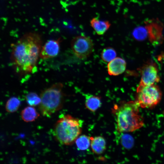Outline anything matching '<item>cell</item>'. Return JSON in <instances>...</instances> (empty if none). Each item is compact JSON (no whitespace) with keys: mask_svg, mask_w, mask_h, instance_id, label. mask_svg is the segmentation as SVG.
I'll return each instance as SVG.
<instances>
[{"mask_svg":"<svg viewBox=\"0 0 164 164\" xmlns=\"http://www.w3.org/2000/svg\"><path fill=\"white\" fill-rule=\"evenodd\" d=\"M91 138L85 135H80L75 142L77 148L81 150H85L89 148L91 144Z\"/></svg>","mask_w":164,"mask_h":164,"instance_id":"16","label":"cell"},{"mask_svg":"<svg viewBox=\"0 0 164 164\" xmlns=\"http://www.w3.org/2000/svg\"><path fill=\"white\" fill-rule=\"evenodd\" d=\"M101 97L93 95H87L86 97L85 106L91 111L94 112L101 106Z\"/></svg>","mask_w":164,"mask_h":164,"instance_id":"13","label":"cell"},{"mask_svg":"<svg viewBox=\"0 0 164 164\" xmlns=\"http://www.w3.org/2000/svg\"><path fill=\"white\" fill-rule=\"evenodd\" d=\"M132 35L135 39L139 41H143L148 36V31L145 26L136 27L132 31Z\"/></svg>","mask_w":164,"mask_h":164,"instance_id":"15","label":"cell"},{"mask_svg":"<svg viewBox=\"0 0 164 164\" xmlns=\"http://www.w3.org/2000/svg\"><path fill=\"white\" fill-rule=\"evenodd\" d=\"M26 99L27 104L30 106L34 107L40 104L41 98L40 96L35 92H30L26 96Z\"/></svg>","mask_w":164,"mask_h":164,"instance_id":"19","label":"cell"},{"mask_svg":"<svg viewBox=\"0 0 164 164\" xmlns=\"http://www.w3.org/2000/svg\"><path fill=\"white\" fill-rule=\"evenodd\" d=\"M121 141L122 146L126 149H131L133 146L134 144L133 139L129 135H123L121 136Z\"/></svg>","mask_w":164,"mask_h":164,"instance_id":"20","label":"cell"},{"mask_svg":"<svg viewBox=\"0 0 164 164\" xmlns=\"http://www.w3.org/2000/svg\"><path fill=\"white\" fill-rule=\"evenodd\" d=\"M42 43L39 34L29 32L25 34L16 42L12 44L11 61L17 74L24 75L35 72Z\"/></svg>","mask_w":164,"mask_h":164,"instance_id":"1","label":"cell"},{"mask_svg":"<svg viewBox=\"0 0 164 164\" xmlns=\"http://www.w3.org/2000/svg\"><path fill=\"white\" fill-rule=\"evenodd\" d=\"M139 107L136 101H132L114 105L112 111L116 117L118 132H132L144 126L143 118L139 114Z\"/></svg>","mask_w":164,"mask_h":164,"instance_id":"2","label":"cell"},{"mask_svg":"<svg viewBox=\"0 0 164 164\" xmlns=\"http://www.w3.org/2000/svg\"><path fill=\"white\" fill-rule=\"evenodd\" d=\"M63 84L56 83L41 92L39 110L43 116L49 117L62 108L64 100Z\"/></svg>","mask_w":164,"mask_h":164,"instance_id":"4","label":"cell"},{"mask_svg":"<svg viewBox=\"0 0 164 164\" xmlns=\"http://www.w3.org/2000/svg\"><path fill=\"white\" fill-rule=\"evenodd\" d=\"M83 121L69 114L61 117L56 121L53 129L56 140L63 145L72 144L82 132Z\"/></svg>","mask_w":164,"mask_h":164,"instance_id":"3","label":"cell"},{"mask_svg":"<svg viewBox=\"0 0 164 164\" xmlns=\"http://www.w3.org/2000/svg\"><path fill=\"white\" fill-rule=\"evenodd\" d=\"M141 79L139 85L148 86L154 84L160 80L157 67L155 63L145 64L140 70Z\"/></svg>","mask_w":164,"mask_h":164,"instance_id":"7","label":"cell"},{"mask_svg":"<svg viewBox=\"0 0 164 164\" xmlns=\"http://www.w3.org/2000/svg\"><path fill=\"white\" fill-rule=\"evenodd\" d=\"M20 104V101L17 97H12L7 101L5 105L6 111L9 113H13L19 109Z\"/></svg>","mask_w":164,"mask_h":164,"instance_id":"18","label":"cell"},{"mask_svg":"<svg viewBox=\"0 0 164 164\" xmlns=\"http://www.w3.org/2000/svg\"><path fill=\"white\" fill-rule=\"evenodd\" d=\"M117 53L115 50L111 47H107L103 49L101 53V57L103 61L109 62L114 59Z\"/></svg>","mask_w":164,"mask_h":164,"instance_id":"17","label":"cell"},{"mask_svg":"<svg viewBox=\"0 0 164 164\" xmlns=\"http://www.w3.org/2000/svg\"><path fill=\"white\" fill-rule=\"evenodd\" d=\"M162 93L159 87L155 84L148 86L139 85L136 90V102L143 108H151L160 102Z\"/></svg>","mask_w":164,"mask_h":164,"instance_id":"5","label":"cell"},{"mask_svg":"<svg viewBox=\"0 0 164 164\" xmlns=\"http://www.w3.org/2000/svg\"><path fill=\"white\" fill-rule=\"evenodd\" d=\"M71 46L76 56L81 59L88 57L94 49L93 42L90 38L82 36L74 37L71 41Z\"/></svg>","mask_w":164,"mask_h":164,"instance_id":"6","label":"cell"},{"mask_svg":"<svg viewBox=\"0 0 164 164\" xmlns=\"http://www.w3.org/2000/svg\"><path fill=\"white\" fill-rule=\"evenodd\" d=\"M148 34L151 42H159L162 39L163 28L162 23L158 18H153L145 22Z\"/></svg>","mask_w":164,"mask_h":164,"instance_id":"8","label":"cell"},{"mask_svg":"<svg viewBox=\"0 0 164 164\" xmlns=\"http://www.w3.org/2000/svg\"><path fill=\"white\" fill-rule=\"evenodd\" d=\"M91 146L92 151L95 154L100 155L106 149V143L104 138L99 136L91 137Z\"/></svg>","mask_w":164,"mask_h":164,"instance_id":"12","label":"cell"},{"mask_svg":"<svg viewBox=\"0 0 164 164\" xmlns=\"http://www.w3.org/2000/svg\"><path fill=\"white\" fill-rule=\"evenodd\" d=\"M126 66V63L124 60L120 57L115 58L108 64V73L114 76L120 75L124 72Z\"/></svg>","mask_w":164,"mask_h":164,"instance_id":"10","label":"cell"},{"mask_svg":"<svg viewBox=\"0 0 164 164\" xmlns=\"http://www.w3.org/2000/svg\"><path fill=\"white\" fill-rule=\"evenodd\" d=\"M33 107L31 106L27 107L22 111L21 117L24 121L30 122L34 121L39 116V114Z\"/></svg>","mask_w":164,"mask_h":164,"instance_id":"14","label":"cell"},{"mask_svg":"<svg viewBox=\"0 0 164 164\" xmlns=\"http://www.w3.org/2000/svg\"><path fill=\"white\" fill-rule=\"evenodd\" d=\"M60 40L59 38L56 40H51L46 42L41 49L40 57L46 59L56 56L59 51Z\"/></svg>","mask_w":164,"mask_h":164,"instance_id":"9","label":"cell"},{"mask_svg":"<svg viewBox=\"0 0 164 164\" xmlns=\"http://www.w3.org/2000/svg\"><path fill=\"white\" fill-rule=\"evenodd\" d=\"M90 24L97 34L99 35L104 34L111 26L109 21L100 20L97 17L93 18L90 21Z\"/></svg>","mask_w":164,"mask_h":164,"instance_id":"11","label":"cell"}]
</instances>
